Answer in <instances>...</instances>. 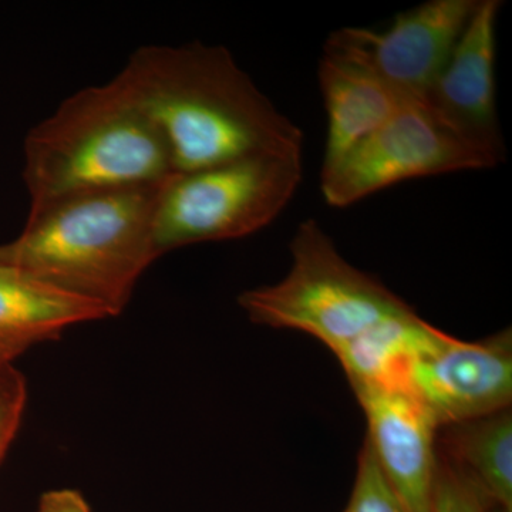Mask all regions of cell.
I'll use <instances>...</instances> for the list:
<instances>
[{"label":"cell","mask_w":512,"mask_h":512,"mask_svg":"<svg viewBox=\"0 0 512 512\" xmlns=\"http://www.w3.org/2000/svg\"><path fill=\"white\" fill-rule=\"evenodd\" d=\"M291 254V269L281 282L239 296V306L256 325L308 333L335 353L409 308L382 282L350 265L315 220L299 225Z\"/></svg>","instance_id":"obj_4"},{"label":"cell","mask_w":512,"mask_h":512,"mask_svg":"<svg viewBox=\"0 0 512 512\" xmlns=\"http://www.w3.org/2000/svg\"><path fill=\"white\" fill-rule=\"evenodd\" d=\"M23 158L30 211L79 195L163 183L174 174L160 131L119 76L67 97L29 131Z\"/></svg>","instance_id":"obj_3"},{"label":"cell","mask_w":512,"mask_h":512,"mask_svg":"<svg viewBox=\"0 0 512 512\" xmlns=\"http://www.w3.org/2000/svg\"><path fill=\"white\" fill-rule=\"evenodd\" d=\"M28 403V383L13 365L0 366V461L18 434Z\"/></svg>","instance_id":"obj_17"},{"label":"cell","mask_w":512,"mask_h":512,"mask_svg":"<svg viewBox=\"0 0 512 512\" xmlns=\"http://www.w3.org/2000/svg\"><path fill=\"white\" fill-rule=\"evenodd\" d=\"M490 505L463 471L439 456L431 512H487Z\"/></svg>","instance_id":"obj_16"},{"label":"cell","mask_w":512,"mask_h":512,"mask_svg":"<svg viewBox=\"0 0 512 512\" xmlns=\"http://www.w3.org/2000/svg\"><path fill=\"white\" fill-rule=\"evenodd\" d=\"M504 157L461 136L423 103L410 100L335 167L322 171L330 207L343 208L403 181L456 171L487 170Z\"/></svg>","instance_id":"obj_6"},{"label":"cell","mask_w":512,"mask_h":512,"mask_svg":"<svg viewBox=\"0 0 512 512\" xmlns=\"http://www.w3.org/2000/svg\"><path fill=\"white\" fill-rule=\"evenodd\" d=\"M498 0H478L423 103L461 136L504 156L495 104V25Z\"/></svg>","instance_id":"obj_9"},{"label":"cell","mask_w":512,"mask_h":512,"mask_svg":"<svg viewBox=\"0 0 512 512\" xmlns=\"http://www.w3.org/2000/svg\"><path fill=\"white\" fill-rule=\"evenodd\" d=\"M436 330L409 306L346 343L335 355L356 394L413 392L414 363Z\"/></svg>","instance_id":"obj_13"},{"label":"cell","mask_w":512,"mask_h":512,"mask_svg":"<svg viewBox=\"0 0 512 512\" xmlns=\"http://www.w3.org/2000/svg\"><path fill=\"white\" fill-rule=\"evenodd\" d=\"M117 76L156 124L174 174L258 154H302L301 128L225 47H140Z\"/></svg>","instance_id":"obj_1"},{"label":"cell","mask_w":512,"mask_h":512,"mask_svg":"<svg viewBox=\"0 0 512 512\" xmlns=\"http://www.w3.org/2000/svg\"><path fill=\"white\" fill-rule=\"evenodd\" d=\"M412 390L439 427L510 409L511 329L477 342L437 329L414 363Z\"/></svg>","instance_id":"obj_8"},{"label":"cell","mask_w":512,"mask_h":512,"mask_svg":"<svg viewBox=\"0 0 512 512\" xmlns=\"http://www.w3.org/2000/svg\"><path fill=\"white\" fill-rule=\"evenodd\" d=\"M107 318L99 306L0 262V366L72 326Z\"/></svg>","instance_id":"obj_12"},{"label":"cell","mask_w":512,"mask_h":512,"mask_svg":"<svg viewBox=\"0 0 512 512\" xmlns=\"http://www.w3.org/2000/svg\"><path fill=\"white\" fill-rule=\"evenodd\" d=\"M165 181L29 211L19 237L0 245V262L99 306L109 318L119 316L148 266L160 258L154 214Z\"/></svg>","instance_id":"obj_2"},{"label":"cell","mask_w":512,"mask_h":512,"mask_svg":"<svg viewBox=\"0 0 512 512\" xmlns=\"http://www.w3.org/2000/svg\"><path fill=\"white\" fill-rule=\"evenodd\" d=\"M302 170V154H258L171 175L154 214L158 255L265 228L292 200Z\"/></svg>","instance_id":"obj_5"},{"label":"cell","mask_w":512,"mask_h":512,"mask_svg":"<svg viewBox=\"0 0 512 512\" xmlns=\"http://www.w3.org/2000/svg\"><path fill=\"white\" fill-rule=\"evenodd\" d=\"M487 512H512V511L505 510V508H501V507H495V505H490V507H488Z\"/></svg>","instance_id":"obj_19"},{"label":"cell","mask_w":512,"mask_h":512,"mask_svg":"<svg viewBox=\"0 0 512 512\" xmlns=\"http://www.w3.org/2000/svg\"><path fill=\"white\" fill-rule=\"evenodd\" d=\"M437 453L453 464L495 507L512 511V413L510 409L441 426Z\"/></svg>","instance_id":"obj_14"},{"label":"cell","mask_w":512,"mask_h":512,"mask_svg":"<svg viewBox=\"0 0 512 512\" xmlns=\"http://www.w3.org/2000/svg\"><path fill=\"white\" fill-rule=\"evenodd\" d=\"M319 84L328 117L322 171L335 167L410 101L362 64L328 50L320 60Z\"/></svg>","instance_id":"obj_11"},{"label":"cell","mask_w":512,"mask_h":512,"mask_svg":"<svg viewBox=\"0 0 512 512\" xmlns=\"http://www.w3.org/2000/svg\"><path fill=\"white\" fill-rule=\"evenodd\" d=\"M343 512H406L377 466L367 441L360 451L355 484Z\"/></svg>","instance_id":"obj_15"},{"label":"cell","mask_w":512,"mask_h":512,"mask_svg":"<svg viewBox=\"0 0 512 512\" xmlns=\"http://www.w3.org/2000/svg\"><path fill=\"white\" fill-rule=\"evenodd\" d=\"M478 0H431L396 16L386 30L343 28L325 49L362 64L410 100H423L456 46Z\"/></svg>","instance_id":"obj_7"},{"label":"cell","mask_w":512,"mask_h":512,"mask_svg":"<svg viewBox=\"0 0 512 512\" xmlns=\"http://www.w3.org/2000/svg\"><path fill=\"white\" fill-rule=\"evenodd\" d=\"M366 414L380 471L406 512H431L439 453V424L413 392L356 394Z\"/></svg>","instance_id":"obj_10"},{"label":"cell","mask_w":512,"mask_h":512,"mask_svg":"<svg viewBox=\"0 0 512 512\" xmlns=\"http://www.w3.org/2000/svg\"><path fill=\"white\" fill-rule=\"evenodd\" d=\"M37 512H92L79 491L52 490L42 495Z\"/></svg>","instance_id":"obj_18"}]
</instances>
